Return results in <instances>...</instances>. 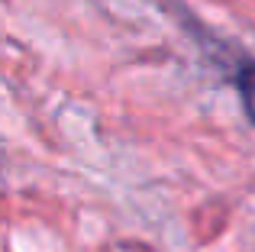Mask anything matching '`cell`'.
<instances>
[{
	"mask_svg": "<svg viewBox=\"0 0 255 252\" xmlns=\"http://www.w3.org/2000/svg\"><path fill=\"white\" fill-rule=\"evenodd\" d=\"M233 84H236V94H239V104H243L249 123L255 126V62H243L233 75Z\"/></svg>",
	"mask_w": 255,
	"mask_h": 252,
	"instance_id": "cell-1",
	"label": "cell"
}]
</instances>
